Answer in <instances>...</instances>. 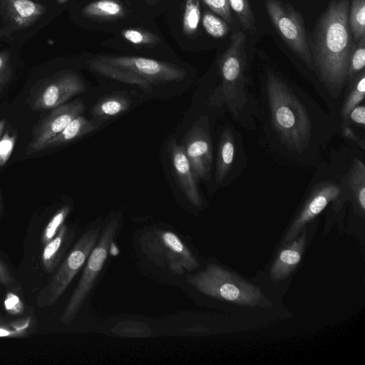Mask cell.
Here are the masks:
<instances>
[{"instance_id":"cell-1","label":"cell","mask_w":365,"mask_h":365,"mask_svg":"<svg viewBox=\"0 0 365 365\" xmlns=\"http://www.w3.org/2000/svg\"><path fill=\"white\" fill-rule=\"evenodd\" d=\"M349 2L334 0L317 22L308 39L313 68L329 93L337 97L347 81L354 46L349 25Z\"/></svg>"},{"instance_id":"cell-2","label":"cell","mask_w":365,"mask_h":365,"mask_svg":"<svg viewBox=\"0 0 365 365\" xmlns=\"http://www.w3.org/2000/svg\"><path fill=\"white\" fill-rule=\"evenodd\" d=\"M90 68L103 76L135 84L152 93L155 84L182 81L186 71L168 62L139 56H101L89 61Z\"/></svg>"},{"instance_id":"cell-3","label":"cell","mask_w":365,"mask_h":365,"mask_svg":"<svg viewBox=\"0 0 365 365\" xmlns=\"http://www.w3.org/2000/svg\"><path fill=\"white\" fill-rule=\"evenodd\" d=\"M271 119L282 141L292 150H302L311 135V122L304 106L288 85L274 73L267 80Z\"/></svg>"},{"instance_id":"cell-4","label":"cell","mask_w":365,"mask_h":365,"mask_svg":"<svg viewBox=\"0 0 365 365\" xmlns=\"http://www.w3.org/2000/svg\"><path fill=\"white\" fill-rule=\"evenodd\" d=\"M187 281L209 297L239 305L254 307L264 298L258 287L215 264L188 276Z\"/></svg>"},{"instance_id":"cell-5","label":"cell","mask_w":365,"mask_h":365,"mask_svg":"<svg viewBox=\"0 0 365 365\" xmlns=\"http://www.w3.org/2000/svg\"><path fill=\"white\" fill-rule=\"evenodd\" d=\"M245 43V36L242 31L232 35L229 47L219 60L222 83L212 99L214 103L220 98L236 117L240 115L246 100Z\"/></svg>"},{"instance_id":"cell-6","label":"cell","mask_w":365,"mask_h":365,"mask_svg":"<svg viewBox=\"0 0 365 365\" xmlns=\"http://www.w3.org/2000/svg\"><path fill=\"white\" fill-rule=\"evenodd\" d=\"M98 235L99 230L92 229L81 237L56 274L40 291L36 299L38 307H48L58 301L88 257Z\"/></svg>"},{"instance_id":"cell-7","label":"cell","mask_w":365,"mask_h":365,"mask_svg":"<svg viewBox=\"0 0 365 365\" xmlns=\"http://www.w3.org/2000/svg\"><path fill=\"white\" fill-rule=\"evenodd\" d=\"M118 224V220L114 219L106 225L98 244L90 253L78 286L60 317V322L62 324H68L73 321L92 289L106 259Z\"/></svg>"},{"instance_id":"cell-8","label":"cell","mask_w":365,"mask_h":365,"mask_svg":"<svg viewBox=\"0 0 365 365\" xmlns=\"http://www.w3.org/2000/svg\"><path fill=\"white\" fill-rule=\"evenodd\" d=\"M265 6L273 25L285 43L309 69H312L311 52L301 15L290 5L279 0H266Z\"/></svg>"},{"instance_id":"cell-9","label":"cell","mask_w":365,"mask_h":365,"mask_svg":"<svg viewBox=\"0 0 365 365\" xmlns=\"http://www.w3.org/2000/svg\"><path fill=\"white\" fill-rule=\"evenodd\" d=\"M141 244L150 259L173 272L192 270L198 265L187 247L171 232L158 230L143 240Z\"/></svg>"},{"instance_id":"cell-10","label":"cell","mask_w":365,"mask_h":365,"mask_svg":"<svg viewBox=\"0 0 365 365\" xmlns=\"http://www.w3.org/2000/svg\"><path fill=\"white\" fill-rule=\"evenodd\" d=\"M180 144L196 180H208L212 166V146L207 116H201L186 132Z\"/></svg>"},{"instance_id":"cell-11","label":"cell","mask_w":365,"mask_h":365,"mask_svg":"<svg viewBox=\"0 0 365 365\" xmlns=\"http://www.w3.org/2000/svg\"><path fill=\"white\" fill-rule=\"evenodd\" d=\"M85 109L80 99L55 108L36 128L26 154L41 150L43 145L61 132L73 119L81 115Z\"/></svg>"},{"instance_id":"cell-12","label":"cell","mask_w":365,"mask_h":365,"mask_svg":"<svg viewBox=\"0 0 365 365\" xmlns=\"http://www.w3.org/2000/svg\"><path fill=\"white\" fill-rule=\"evenodd\" d=\"M86 91V86L80 76L73 72H67L48 82L39 91L32 108L36 110L55 108Z\"/></svg>"},{"instance_id":"cell-13","label":"cell","mask_w":365,"mask_h":365,"mask_svg":"<svg viewBox=\"0 0 365 365\" xmlns=\"http://www.w3.org/2000/svg\"><path fill=\"white\" fill-rule=\"evenodd\" d=\"M340 193L337 184L331 181L324 182L312 192L301 212L293 222L285 240H292L309 221L318 215Z\"/></svg>"},{"instance_id":"cell-14","label":"cell","mask_w":365,"mask_h":365,"mask_svg":"<svg viewBox=\"0 0 365 365\" xmlns=\"http://www.w3.org/2000/svg\"><path fill=\"white\" fill-rule=\"evenodd\" d=\"M169 151L175 176L182 192L193 205L201 206L202 200L197 187V180L182 145L175 139H171Z\"/></svg>"},{"instance_id":"cell-15","label":"cell","mask_w":365,"mask_h":365,"mask_svg":"<svg viewBox=\"0 0 365 365\" xmlns=\"http://www.w3.org/2000/svg\"><path fill=\"white\" fill-rule=\"evenodd\" d=\"M46 8L31 0H0V14L11 31L33 25Z\"/></svg>"},{"instance_id":"cell-16","label":"cell","mask_w":365,"mask_h":365,"mask_svg":"<svg viewBox=\"0 0 365 365\" xmlns=\"http://www.w3.org/2000/svg\"><path fill=\"white\" fill-rule=\"evenodd\" d=\"M306 244V234H303L292 241L282 250L274 261L270 271V277L273 282H279L287 278L299 263Z\"/></svg>"},{"instance_id":"cell-17","label":"cell","mask_w":365,"mask_h":365,"mask_svg":"<svg viewBox=\"0 0 365 365\" xmlns=\"http://www.w3.org/2000/svg\"><path fill=\"white\" fill-rule=\"evenodd\" d=\"M101 122L96 119L90 120L81 115H78L57 135L45 143L41 150L59 146L88 134L96 129Z\"/></svg>"},{"instance_id":"cell-18","label":"cell","mask_w":365,"mask_h":365,"mask_svg":"<svg viewBox=\"0 0 365 365\" xmlns=\"http://www.w3.org/2000/svg\"><path fill=\"white\" fill-rule=\"evenodd\" d=\"M235 154V142L234 135L229 128L225 129L219 141L215 180L221 182L228 174L234 161Z\"/></svg>"},{"instance_id":"cell-19","label":"cell","mask_w":365,"mask_h":365,"mask_svg":"<svg viewBox=\"0 0 365 365\" xmlns=\"http://www.w3.org/2000/svg\"><path fill=\"white\" fill-rule=\"evenodd\" d=\"M130 105V99L120 94H115L100 100L91 109L92 116L103 121L126 111Z\"/></svg>"},{"instance_id":"cell-20","label":"cell","mask_w":365,"mask_h":365,"mask_svg":"<svg viewBox=\"0 0 365 365\" xmlns=\"http://www.w3.org/2000/svg\"><path fill=\"white\" fill-rule=\"evenodd\" d=\"M123 6L115 0H98L86 5L82 14L88 18H118L124 15Z\"/></svg>"},{"instance_id":"cell-21","label":"cell","mask_w":365,"mask_h":365,"mask_svg":"<svg viewBox=\"0 0 365 365\" xmlns=\"http://www.w3.org/2000/svg\"><path fill=\"white\" fill-rule=\"evenodd\" d=\"M349 25L354 41L365 37V0H352L349 10Z\"/></svg>"},{"instance_id":"cell-22","label":"cell","mask_w":365,"mask_h":365,"mask_svg":"<svg viewBox=\"0 0 365 365\" xmlns=\"http://www.w3.org/2000/svg\"><path fill=\"white\" fill-rule=\"evenodd\" d=\"M352 87L345 99L341 108V114L344 120H346L350 111L359 105L364 98L365 95V72L361 71L352 81Z\"/></svg>"},{"instance_id":"cell-23","label":"cell","mask_w":365,"mask_h":365,"mask_svg":"<svg viewBox=\"0 0 365 365\" xmlns=\"http://www.w3.org/2000/svg\"><path fill=\"white\" fill-rule=\"evenodd\" d=\"M349 185L362 211L365 210V167L356 159L351 170Z\"/></svg>"},{"instance_id":"cell-24","label":"cell","mask_w":365,"mask_h":365,"mask_svg":"<svg viewBox=\"0 0 365 365\" xmlns=\"http://www.w3.org/2000/svg\"><path fill=\"white\" fill-rule=\"evenodd\" d=\"M200 19V0H186L182 16V29L187 36L195 34Z\"/></svg>"},{"instance_id":"cell-25","label":"cell","mask_w":365,"mask_h":365,"mask_svg":"<svg viewBox=\"0 0 365 365\" xmlns=\"http://www.w3.org/2000/svg\"><path fill=\"white\" fill-rule=\"evenodd\" d=\"M67 227L61 225L57 235L50 240L43 249L42 254V262L45 269L51 270L57 259L60 248L66 235Z\"/></svg>"},{"instance_id":"cell-26","label":"cell","mask_w":365,"mask_h":365,"mask_svg":"<svg viewBox=\"0 0 365 365\" xmlns=\"http://www.w3.org/2000/svg\"><path fill=\"white\" fill-rule=\"evenodd\" d=\"M365 66V37L355 42L349 58L347 81H352Z\"/></svg>"},{"instance_id":"cell-27","label":"cell","mask_w":365,"mask_h":365,"mask_svg":"<svg viewBox=\"0 0 365 365\" xmlns=\"http://www.w3.org/2000/svg\"><path fill=\"white\" fill-rule=\"evenodd\" d=\"M230 7L236 13L243 28L255 29V17L248 0H228Z\"/></svg>"},{"instance_id":"cell-28","label":"cell","mask_w":365,"mask_h":365,"mask_svg":"<svg viewBox=\"0 0 365 365\" xmlns=\"http://www.w3.org/2000/svg\"><path fill=\"white\" fill-rule=\"evenodd\" d=\"M202 25L207 33L215 38L226 36L230 30L225 21L209 11L203 14Z\"/></svg>"},{"instance_id":"cell-29","label":"cell","mask_w":365,"mask_h":365,"mask_svg":"<svg viewBox=\"0 0 365 365\" xmlns=\"http://www.w3.org/2000/svg\"><path fill=\"white\" fill-rule=\"evenodd\" d=\"M123 37L135 45H152L160 41L155 34L135 29H125L121 32Z\"/></svg>"},{"instance_id":"cell-30","label":"cell","mask_w":365,"mask_h":365,"mask_svg":"<svg viewBox=\"0 0 365 365\" xmlns=\"http://www.w3.org/2000/svg\"><path fill=\"white\" fill-rule=\"evenodd\" d=\"M69 207L64 206L61 210H59L51 218V221L47 225L42 236V241L43 244H47L53 238L54 235L56 234V232L62 225L65 218L69 212Z\"/></svg>"},{"instance_id":"cell-31","label":"cell","mask_w":365,"mask_h":365,"mask_svg":"<svg viewBox=\"0 0 365 365\" xmlns=\"http://www.w3.org/2000/svg\"><path fill=\"white\" fill-rule=\"evenodd\" d=\"M205 4L227 23L232 24L230 7L228 0H203Z\"/></svg>"},{"instance_id":"cell-32","label":"cell","mask_w":365,"mask_h":365,"mask_svg":"<svg viewBox=\"0 0 365 365\" xmlns=\"http://www.w3.org/2000/svg\"><path fill=\"white\" fill-rule=\"evenodd\" d=\"M16 135L5 133L0 139V168L4 166L12 154L16 143Z\"/></svg>"},{"instance_id":"cell-33","label":"cell","mask_w":365,"mask_h":365,"mask_svg":"<svg viewBox=\"0 0 365 365\" xmlns=\"http://www.w3.org/2000/svg\"><path fill=\"white\" fill-rule=\"evenodd\" d=\"M11 74V66L9 53L6 51L0 52V89L8 82Z\"/></svg>"},{"instance_id":"cell-34","label":"cell","mask_w":365,"mask_h":365,"mask_svg":"<svg viewBox=\"0 0 365 365\" xmlns=\"http://www.w3.org/2000/svg\"><path fill=\"white\" fill-rule=\"evenodd\" d=\"M0 284L9 289H19L20 285L8 267L0 259Z\"/></svg>"},{"instance_id":"cell-35","label":"cell","mask_w":365,"mask_h":365,"mask_svg":"<svg viewBox=\"0 0 365 365\" xmlns=\"http://www.w3.org/2000/svg\"><path fill=\"white\" fill-rule=\"evenodd\" d=\"M5 307L6 309L11 314H18L23 311V304L18 297L17 295L14 293L9 292L5 299Z\"/></svg>"},{"instance_id":"cell-36","label":"cell","mask_w":365,"mask_h":365,"mask_svg":"<svg viewBox=\"0 0 365 365\" xmlns=\"http://www.w3.org/2000/svg\"><path fill=\"white\" fill-rule=\"evenodd\" d=\"M354 123L361 125L365 124V108L364 105H357L349 113L348 118Z\"/></svg>"},{"instance_id":"cell-37","label":"cell","mask_w":365,"mask_h":365,"mask_svg":"<svg viewBox=\"0 0 365 365\" xmlns=\"http://www.w3.org/2000/svg\"><path fill=\"white\" fill-rule=\"evenodd\" d=\"M343 133H344V135H346L348 138L349 139H351V140H356L357 138L356 136L354 135V133H353V131L350 129V128L349 127V125H343Z\"/></svg>"},{"instance_id":"cell-38","label":"cell","mask_w":365,"mask_h":365,"mask_svg":"<svg viewBox=\"0 0 365 365\" xmlns=\"http://www.w3.org/2000/svg\"><path fill=\"white\" fill-rule=\"evenodd\" d=\"M4 125H5L4 120L0 119V139L1 137V134H2L3 130H4Z\"/></svg>"},{"instance_id":"cell-39","label":"cell","mask_w":365,"mask_h":365,"mask_svg":"<svg viewBox=\"0 0 365 365\" xmlns=\"http://www.w3.org/2000/svg\"><path fill=\"white\" fill-rule=\"evenodd\" d=\"M146 1L149 4H154L157 3L158 1H159L160 0H146Z\"/></svg>"},{"instance_id":"cell-40","label":"cell","mask_w":365,"mask_h":365,"mask_svg":"<svg viewBox=\"0 0 365 365\" xmlns=\"http://www.w3.org/2000/svg\"><path fill=\"white\" fill-rule=\"evenodd\" d=\"M68 0H57V1L60 4H63L65 2H66Z\"/></svg>"},{"instance_id":"cell-41","label":"cell","mask_w":365,"mask_h":365,"mask_svg":"<svg viewBox=\"0 0 365 365\" xmlns=\"http://www.w3.org/2000/svg\"><path fill=\"white\" fill-rule=\"evenodd\" d=\"M0 208H1V198H0Z\"/></svg>"}]
</instances>
